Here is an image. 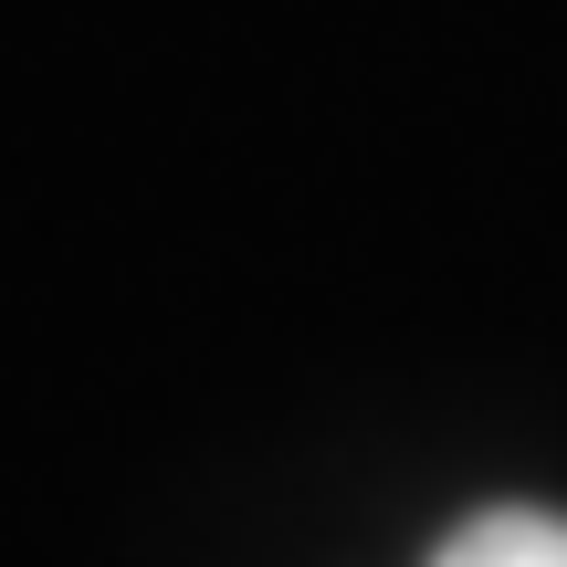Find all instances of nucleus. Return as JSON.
I'll use <instances>...</instances> for the list:
<instances>
[{
  "label": "nucleus",
  "instance_id": "obj_1",
  "mask_svg": "<svg viewBox=\"0 0 567 567\" xmlns=\"http://www.w3.org/2000/svg\"><path fill=\"white\" fill-rule=\"evenodd\" d=\"M431 567H567V515L494 505V515H473V526H452V547Z\"/></svg>",
  "mask_w": 567,
  "mask_h": 567
}]
</instances>
